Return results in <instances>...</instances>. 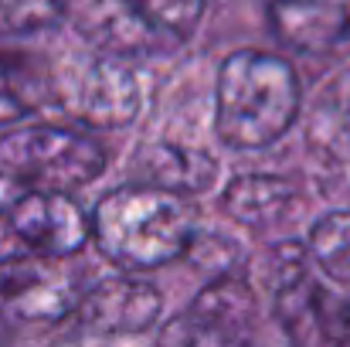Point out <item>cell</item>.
<instances>
[{
  "mask_svg": "<svg viewBox=\"0 0 350 347\" xmlns=\"http://www.w3.org/2000/svg\"><path fill=\"white\" fill-rule=\"evenodd\" d=\"M85 286L65 259L21 255L0 262V317L17 324H58L79 313Z\"/></svg>",
  "mask_w": 350,
  "mask_h": 347,
  "instance_id": "4",
  "label": "cell"
},
{
  "mask_svg": "<svg viewBox=\"0 0 350 347\" xmlns=\"http://www.w3.org/2000/svg\"><path fill=\"white\" fill-rule=\"evenodd\" d=\"M245 347H299L286 331H279V334H265V331H255L248 341H245Z\"/></svg>",
  "mask_w": 350,
  "mask_h": 347,
  "instance_id": "17",
  "label": "cell"
},
{
  "mask_svg": "<svg viewBox=\"0 0 350 347\" xmlns=\"http://www.w3.org/2000/svg\"><path fill=\"white\" fill-rule=\"evenodd\" d=\"M68 0H0V34H34L65 14Z\"/></svg>",
  "mask_w": 350,
  "mask_h": 347,
  "instance_id": "14",
  "label": "cell"
},
{
  "mask_svg": "<svg viewBox=\"0 0 350 347\" xmlns=\"http://www.w3.org/2000/svg\"><path fill=\"white\" fill-rule=\"evenodd\" d=\"M310 259L320 272L350 286V211H327L310 231Z\"/></svg>",
  "mask_w": 350,
  "mask_h": 347,
  "instance_id": "11",
  "label": "cell"
},
{
  "mask_svg": "<svg viewBox=\"0 0 350 347\" xmlns=\"http://www.w3.org/2000/svg\"><path fill=\"white\" fill-rule=\"evenodd\" d=\"M7 218L14 235L38 255L68 259L92 238V218L68 194L55 191H27Z\"/></svg>",
  "mask_w": 350,
  "mask_h": 347,
  "instance_id": "6",
  "label": "cell"
},
{
  "mask_svg": "<svg viewBox=\"0 0 350 347\" xmlns=\"http://www.w3.org/2000/svg\"><path fill=\"white\" fill-rule=\"evenodd\" d=\"M198 238L184 194L157 184L109 191L92 211V242L122 269H157L180 259Z\"/></svg>",
  "mask_w": 350,
  "mask_h": 347,
  "instance_id": "1",
  "label": "cell"
},
{
  "mask_svg": "<svg viewBox=\"0 0 350 347\" xmlns=\"http://www.w3.org/2000/svg\"><path fill=\"white\" fill-rule=\"evenodd\" d=\"M0 320H3V317H0Z\"/></svg>",
  "mask_w": 350,
  "mask_h": 347,
  "instance_id": "18",
  "label": "cell"
},
{
  "mask_svg": "<svg viewBox=\"0 0 350 347\" xmlns=\"http://www.w3.org/2000/svg\"><path fill=\"white\" fill-rule=\"evenodd\" d=\"M139 167H143V177L146 184H157V188H167L174 194H184V191H204L215 184V160L201 150H184V146H170V143H160V146H150L146 153H139Z\"/></svg>",
  "mask_w": 350,
  "mask_h": 347,
  "instance_id": "10",
  "label": "cell"
},
{
  "mask_svg": "<svg viewBox=\"0 0 350 347\" xmlns=\"http://www.w3.org/2000/svg\"><path fill=\"white\" fill-rule=\"evenodd\" d=\"M44 99V79H34L31 68L0 58V126L31 116Z\"/></svg>",
  "mask_w": 350,
  "mask_h": 347,
  "instance_id": "13",
  "label": "cell"
},
{
  "mask_svg": "<svg viewBox=\"0 0 350 347\" xmlns=\"http://www.w3.org/2000/svg\"><path fill=\"white\" fill-rule=\"evenodd\" d=\"M3 164L34 191H55L72 194L82 184H92L103 167L106 153L103 146L72 126H27L14 129L0 140Z\"/></svg>",
  "mask_w": 350,
  "mask_h": 347,
  "instance_id": "3",
  "label": "cell"
},
{
  "mask_svg": "<svg viewBox=\"0 0 350 347\" xmlns=\"http://www.w3.org/2000/svg\"><path fill=\"white\" fill-rule=\"evenodd\" d=\"M275 34L303 51H327L350 41V0H272Z\"/></svg>",
  "mask_w": 350,
  "mask_h": 347,
  "instance_id": "8",
  "label": "cell"
},
{
  "mask_svg": "<svg viewBox=\"0 0 350 347\" xmlns=\"http://www.w3.org/2000/svg\"><path fill=\"white\" fill-rule=\"evenodd\" d=\"M133 17L163 41H184L204 14V0H122Z\"/></svg>",
  "mask_w": 350,
  "mask_h": 347,
  "instance_id": "12",
  "label": "cell"
},
{
  "mask_svg": "<svg viewBox=\"0 0 350 347\" xmlns=\"http://www.w3.org/2000/svg\"><path fill=\"white\" fill-rule=\"evenodd\" d=\"M299 113L296 68L269 51H234L221 62L215 89L218 136L238 150L275 143Z\"/></svg>",
  "mask_w": 350,
  "mask_h": 347,
  "instance_id": "2",
  "label": "cell"
},
{
  "mask_svg": "<svg viewBox=\"0 0 350 347\" xmlns=\"http://www.w3.org/2000/svg\"><path fill=\"white\" fill-rule=\"evenodd\" d=\"M163 300L157 286L133 279V276H109L96 286H89L79 317L85 334L103 337H139L160 320Z\"/></svg>",
  "mask_w": 350,
  "mask_h": 347,
  "instance_id": "7",
  "label": "cell"
},
{
  "mask_svg": "<svg viewBox=\"0 0 350 347\" xmlns=\"http://www.w3.org/2000/svg\"><path fill=\"white\" fill-rule=\"evenodd\" d=\"M65 347H143L136 337H103V334H82Z\"/></svg>",
  "mask_w": 350,
  "mask_h": 347,
  "instance_id": "16",
  "label": "cell"
},
{
  "mask_svg": "<svg viewBox=\"0 0 350 347\" xmlns=\"http://www.w3.org/2000/svg\"><path fill=\"white\" fill-rule=\"evenodd\" d=\"M27 194V188H24V181L3 164V157H0V218L3 215H10L14 211V205L21 201Z\"/></svg>",
  "mask_w": 350,
  "mask_h": 347,
  "instance_id": "15",
  "label": "cell"
},
{
  "mask_svg": "<svg viewBox=\"0 0 350 347\" xmlns=\"http://www.w3.org/2000/svg\"><path fill=\"white\" fill-rule=\"evenodd\" d=\"M289 208H293V188L279 177L265 174L234 177L225 191V211L248 229H269L282 222Z\"/></svg>",
  "mask_w": 350,
  "mask_h": 347,
  "instance_id": "9",
  "label": "cell"
},
{
  "mask_svg": "<svg viewBox=\"0 0 350 347\" xmlns=\"http://www.w3.org/2000/svg\"><path fill=\"white\" fill-rule=\"evenodd\" d=\"M139 103H143L139 79L119 58H92L79 65L62 89V106L99 129H116L133 123L139 113Z\"/></svg>",
  "mask_w": 350,
  "mask_h": 347,
  "instance_id": "5",
  "label": "cell"
}]
</instances>
